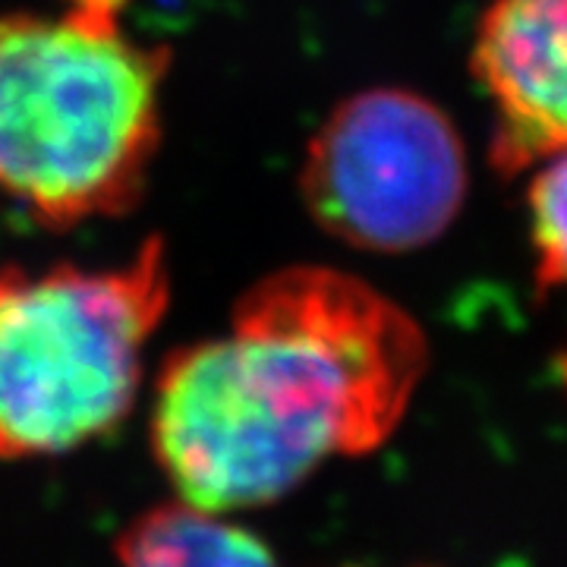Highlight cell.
<instances>
[{
	"label": "cell",
	"mask_w": 567,
	"mask_h": 567,
	"mask_svg": "<svg viewBox=\"0 0 567 567\" xmlns=\"http://www.w3.org/2000/svg\"><path fill=\"white\" fill-rule=\"evenodd\" d=\"M171 306V252L121 265L0 268V461L58 457L130 416Z\"/></svg>",
	"instance_id": "obj_3"
},
{
	"label": "cell",
	"mask_w": 567,
	"mask_h": 567,
	"mask_svg": "<svg viewBox=\"0 0 567 567\" xmlns=\"http://www.w3.org/2000/svg\"><path fill=\"white\" fill-rule=\"evenodd\" d=\"M533 171L536 174L527 189L529 244H533V259H536L533 278H536V287L546 293L565 278V155L536 164Z\"/></svg>",
	"instance_id": "obj_7"
},
{
	"label": "cell",
	"mask_w": 567,
	"mask_h": 567,
	"mask_svg": "<svg viewBox=\"0 0 567 567\" xmlns=\"http://www.w3.org/2000/svg\"><path fill=\"white\" fill-rule=\"evenodd\" d=\"M425 369L404 306L357 275L290 265L252 284L224 331L164 360L152 451L186 505H275L324 464L385 445Z\"/></svg>",
	"instance_id": "obj_1"
},
{
	"label": "cell",
	"mask_w": 567,
	"mask_h": 567,
	"mask_svg": "<svg viewBox=\"0 0 567 567\" xmlns=\"http://www.w3.org/2000/svg\"><path fill=\"white\" fill-rule=\"evenodd\" d=\"M114 567H278L259 536L186 502L148 507L123 529Z\"/></svg>",
	"instance_id": "obj_6"
},
{
	"label": "cell",
	"mask_w": 567,
	"mask_h": 567,
	"mask_svg": "<svg viewBox=\"0 0 567 567\" xmlns=\"http://www.w3.org/2000/svg\"><path fill=\"white\" fill-rule=\"evenodd\" d=\"M567 0H488L470 70L492 104L488 158L524 174L567 145Z\"/></svg>",
	"instance_id": "obj_5"
},
{
	"label": "cell",
	"mask_w": 567,
	"mask_h": 567,
	"mask_svg": "<svg viewBox=\"0 0 567 567\" xmlns=\"http://www.w3.org/2000/svg\"><path fill=\"white\" fill-rule=\"evenodd\" d=\"M470 189L454 121L420 92L379 85L331 107L306 145L300 193L328 237L398 256L435 244Z\"/></svg>",
	"instance_id": "obj_4"
},
{
	"label": "cell",
	"mask_w": 567,
	"mask_h": 567,
	"mask_svg": "<svg viewBox=\"0 0 567 567\" xmlns=\"http://www.w3.org/2000/svg\"><path fill=\"white\" fill-rule=\"evenodd\" d=\"M130 0L0 13V205L48 230L136 208L162 145L171 51Z\"/></svg>",
	"instance_id": "obj_2"
}]
</instances>
